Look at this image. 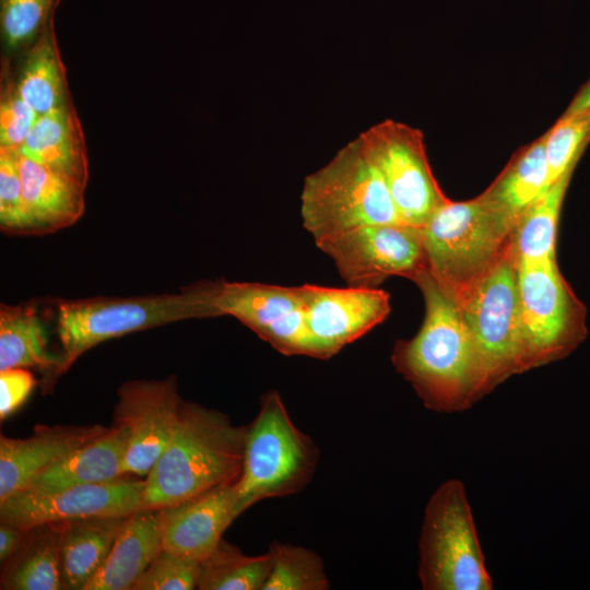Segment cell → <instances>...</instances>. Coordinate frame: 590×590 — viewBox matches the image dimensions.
<instances>
[{"mask_svg":"<svg viewBox=\"0 0 590 590\" xmlns=\"http://www.w3.org/2000/svg\"><path fill=\"white\" fill-rule=\"evenodd\" d=\"M413 282L424 298V320L413 338L394 344L392 364L426 408L464 411L485 396L475 342L457 300L427 270Z\"/></svg>","mask_w":590,"mask_h":590,"instance_id":"1","label":"cell"},{"mask_svg":"<svg viewBox=\"0 0 590 590\" xmlns=\"http://www.w3.org/2000/svg\"><path fill=\"white\" fill-rule=\"evenodd\" d=\"M247 426L182 401L172 437L144 479L143 508L163 509L238 480Z\"/></svg>","mask_w":590,"mask_h":590,"instance_id":"2","label":"cell"},{"mask_svg":"<svg viewBox=\"0 0 590 590\" xmlns=\"http://www.w3.org/2000/svg\"><path fill=\"white\" fill-rule=\"evenodd\" d=\"M300 217L316 245L367 225L404 224L359 135L306 176Z\"/></svg>","mask_w":590,"mask_h":590,"instance_id":"3","label":"cell"},{"mask_svg":"<svg viewBox=\"0 0 590 590\" xmlns=\"http://www.w3.org/2000/svg\"><path fill=\"white\" fill-rule=\"evenodd\" d=\"M516 225L482 193L449 199L421 227L427 272L459 298L506 255Z\"/></svg>","mask_w":590,"mask_h":590,"instance_id":"4","label":"cell"},{"mask_svg":"<svg viewBox=\"0 0 590 590\" xmlns=\"http://www.w3.org/2000/svg\"><path fill=\"white\" fill-rule=\"evenodd\" d=\"M59 376L86 351L107 340L167 323L203 318L193 284L176 294L56 299Z\"/></svg>","mask_w":590,"mask_h":590,"instance_id":"5","label":"cell"},{"mask_svg":"<svg viewBox=\"0 0 590 590\" xmlns=\"http://www.w3.org/2000/svg\"><path fill=\"white\" fill-rule=\"evenodd\" d=\"M314 441L292 422L278 391H269L247 426L241 472L236 481L237 512L257 502L297 493L318 463Z\"/></svg>","mask_w":590,"mask_h":590,"instance_id":"6","label":"cell"},{"mask_svg":"<svg viewBox=\"0 0 590 590\" xmlns=\"http://www.w3.org/2000/svg\"><path fill=\"white\" fill-rule=\"evenodd\" d=\"M418 576L426 590L493 589L465 488L459 480L442 483L425 508Z\"/></svg>","mask_w":590,"mask_h":590,"instance_id":"7","label":"cell"},{"mask_svg":"<svg viewBox=\"0 0 590 590\" xmlns=\"http://www.w3.org/2000/svg\"><path fill=\"white\" fill-rule=\"evenodd\" d=\"M518 259L506 255L457 303L475 342L485 394L512 375L531 369L520 329Z\"/></svg>","mask_w":590,"mask_h":590,"instance_id":"8","label":"cell"},{"mask_svg":"<svg viewBox=\"0 0 590 590\" xmlns=\"http://www.w3.org/2000/svg\"><path fill=\"white\" fill-rule=\"evenodd\" d=\"M517 286L521 337L531 368L567 356L586 339V308L556 258L518 260Z\"/></svg>","mask_w":590,"mask_h":590,"instance_id":"9","label":"cell"},{"mask_svg":"<svg viewBox=\"0 0 590 590\" xmlns=\"http://www.w3.org/2000/svg\"><path fill=\"white\" fill-rule=\"evenodd\" d=\"M194 287L204 318L234 317L280 353L308 356L299 286L220 280Z\"/></svg>","mask_w":590,"mask_h":590,"instance_id":"10","label":"cell"},{"mask_svg":"<svg viewBox=\"0 0 590 590\" xmlns=\"http://www.w3.org/2000/svg\"><path fill=\"white\" fill-rule=\"evenodd\" d=\"M359 137L381 172L402 222L423 227L449 198L433 175L422 131L386 119Z\"/></svg>","mask_w":590,"mask_h":590,"instance_id":"11","label":"cell"},{"mask_svg":"<svg viewBox=\"0 0 590 590\" xmlns=\"http://www.w3.org/2000/svg\"><path fill=\"white\" fill-rule=\"evenodd\" d=\"M317 247L350 286L377 287L392 275L413 281L427 270L421 227L406 224L363 226Z\"/></svg>","mask_w":590,"mask_h":590,"instance_id":"12","label":"cell"},{"mask_svg":"<svg viewBox=\"0 0 590 590\" xmlns=\"http://www.w3.org/2000/svg\"><path fill=\"white\" fill-rule=\"evenodd\" d=\"M144 480L127 476L54 492L22 489L0 502L1 522L30 530L90 518L128 517L143 508Z\"/></svg>","mask_w":590,"mask_h":590,"instance_id":"13","label":"cell"},{"mask_svg":"<svg viewBox=\"0 0 590 590\" xmlns=\"http://www.w3.org/2000/svg\"><path fill=\"white\" fill-rule=\"evenodd\" d=\"M308 356L326 359L359 339L390 312V296L378 287L299 285Z\"/></svg>","mask_w":590,"mask_h":590,"instance_id":"14","label":"cell"},{"mask_svg":"<svg viewBox=\"0 0 590 590\" xmlns=\"http://www.w3.org/2000/svg\"><path fill=\"white\" fill-rule=\"evenodd\" d=\"M117 396L115 425L128 435L123 472L146 476L167 446L179 415L182 400L176 379L128 381Z\"/></svg>","mask_w":590,"mask_h":590,"instance_id":"15","label":"cell"},{"mask_svg":"<svg viewBox=\"0 0 590 590\" xmlns=\"http://www.w3.org/2000/svg\"><path fill=\"white\" fill-rule=\"evenodd\" d=\"M163 548L201 563L222 541L226 528L238 517L236 482L161 509Z\"/></svg>","mask_w":590,"mask_h":590,"instance_id":"16","label":"cell"},{"mask_svg":"<svg viewBox=\"0 0 590 590\" xmlns=\"http://www.w3.org/2000/svg\"><path fill=\"white\" fill-rule=\"evenodd\" d=\"M108 427L39 426L27 438H0V502L24 489L40 472Z\"/></svg>","mask_w":590,"mask_h":590,"instance_id":"17","label":"cell"},{"mask_svg":"<svg viewBox=\"0 0 590 590\" xmlns=\"http://www.w3.org/2000/svg\"><path fill=\"white\" fill-rule=\"evenodd\" d=\"M17 166L32 235L66 228L82 216L85 186L19 152Z\"/></svg>","mask_w":590,"mask_h":590,"instance_id":"18","label":"cell"},{"mask_svg":"<svg viewBox=\"0 0 590 590\" xmlns=\"http://www.w3.org/2000/svg\"><path fill=\"white\" fill-rule=\"evenodd\" d=\"M161 509L142 508L127 517L105 563L84 590H133L163 548Z\"/></svg>","mask_w":590,"mask_h":590,"instance_id":"19","label":"cell"},{"mask_svg":"<svg viewBox=\"0 0 590 590\" xmlns=\"http://www.w3.org/2000/svg\"><path fill=\"white\" fill-rule=\"evenodd\" d=\"M127 440L128 435L122 427L117 425L108 427L101 435L40 472L24 489L54 492L127 476L123 472Z\"/></svg>","mask_w":590,"mask_h":590,"instance_id":"20","label":"cell"},{"mask_svg":"<svg viewBox=\"0 0 590 590\" xmlns=\"http://www.w3.org/2000/svg\"><path fill=\"white\" fill-rule=\"evenodd\" d=\"M17 152L86 187L87 150L74 104L39 115Z\"/></svg>","mask_w":590,"mask_h":590,"instance_id":"21","label":"cell"},{"mask_svg":"<svg viewBox=\"0 0 590 590\" xmlns=\"http://www.w3.org/2000/svg\"><path fill=\"white\" fill-rule=\"evenodd\" d=\"M52 20L26 50L8 60L22 97L44 115L73 104Z\"/></svg>","mask_w":590,"mask_h":590,"instance_id":"22","label":"cell"},{"mask_svg":"<svg viewBox=\"0 0 590 590\" xmlns=\"http://www.w3.org/2000/svg\"><path fill=\"white\" fill-rule=\"evenodd\" d=\"M17 367L44 373L47 388L59 377L61 356L48 347L46 321L37 303L0 306V370Z\"/></svg>","mask_w":590,"mask_h":590,"instance_id":"23","label":"cell"},{"mask_svg":"<svg viewBox=\"0 0 590 590\" xmlns=\"http://www.w3.org/2000/svg\"><path fill=\"white\" fill-rule=\"evenodd\" d=\"M127 517L56 522L63 589L84 590L105 563Z\"/></svg>","mask_w":590,"mask_h":590,"instance_id":"24","label":"cell"},{"mask_svg":"<svg viewBox=\"0 0 590 590\" xmlns=\"http://www.w3.org/2000/svg\"><path fill=\"white\" fill-rule=\"evenodd\" d=\"M547 187L545 135L522 146L482 193L516 222Z\"/></svg>","mask_w":590,"mask_h":590,"instance_id":"25","label":"cell"},{"mask_svg":"<svg viewBox=\"0 0 590 590\" xmlns=\"http://www.w3.org/2000/svg\"><path fill=\"white\" fill-rule=\"evenodd\" d=\"M7 562L2 589H63L58 524L49 523L26 530L22 545Z\"/></svg>","mask_w":590,"mask_h":590,"instance_id":"26","label":"cell"},{"mask_svg":"<svg viewBox=\"0 0 590 590\" xmlns=\"http://www.w3.org/2000/svg\"><path fill=\"white\" fill-rule=\"evenodd\" d=\"M576 165H571L551 184L517 222L512 249L518 260L556 258L555 243L560 209Z\"/></svg>","mask_w":590,"mask_h":590,"instance_id":"27","label":"cell"},{"mask_svg":"<svg viewBox=\"0 0 590 590\" xmlns=\"http://www.w3.org/2000/svg\"><path fill=\"white\" fill-rule=\"evenodd\" d=\"M271 568L269 552L248 556L222 540L215 551L200 563L197 589L262 590Z\"/></svg>","mask_w":590,"mask_h":590,"instance_id":"28","label":"cell"},{"mask_svg":"<svg viewBox=\"0 0 590 590\" xmlns=\"http://www.w3.org/2000/svg\"><path fill=\"white\" fill-rule=\"evenodd\" d=\"M61 0H0L1 57L14 58L55 20Z\"/></svg>","mask_w":590,"mask_h":590,"instance_id":"29","label":"cell"},{"mask_svg":"<svg viewBox=\"0 0 590 590\" xmlns=\"http://www.w3.org/2000/svg\"><path fill=\"white\" fill-rule=\"evenodd\" d=\"M272 568L262 590H324L330 587L321 558L303 546L274 542Z\"/></svg>","mask_w":590,"mask_h":590,"instance_id":"30","label":"cell"},{"mask_svg":"<svg viewBox=\"0 0 590 590\" xmlns=\"http://www.w3.org/2000/svg\"><path fill=\"white\" fill-rule=\"evenodd\" d=\"M544 135L548 187L571 165L578 163L590 142V107L563 114Z\"/></svg>","mask_w":590,"mask_h":590,"instance_id":"31","label":"cell"},{"mask_svg":"<svg viewBox=\"0 0 590 590\" xmlns=\"http://www.w3.org/2000/svg\"><path fill=\"white\" fill-rule=\"evenodd\" d=\"M38 116L35 109L20 94L14 84L9 62L1 57L0 149L19 151Z\"/></svg>","mask_w":590,"mask_h":590,"instance_id":"32","label":"cell"},{"mask_svg":"<svg viewBox=\"0 0 590 590\" xmlns=\"http://www.w3.org/2000/svg\"><path fill=\"white\" fill-rule=\"evenodd\" d=\"M0 228L9 235H32L17 166V151L0 149Z\"/></svg>","mask_w":590,"mask_h":590,"instance_id":"33","label":"cell"},{"mask_svg":"<svg viewBox=\"0 0 590 590\" xmlns=\"http://www.w3.org/2000/svg\"><path fill=\"white\" fill-rule=\"evenodd\" d=\"M200 563L162 548L133 590H191L197 588Z\"/></svg>","mask_w":590,"mask_h":590,"instance_id":"34","label":"cell"},{"mask_svg":"<svg viewBox=\"0 0 590 590\" xmlns=\"http://www.w3.org/2000/svg\"><path fill=\"white\" fill-rule=\"evenodd\" d=\"M37 381L27 368L0 370V418L13 414L28 398Z\"/></svg>","mask_w":590,"mask_h":590,"instance_id":"35","label":"cell"},{"mask_svg":"<svg viewBox=\"0 0 590 590\" xmlns=\"http://www.w3.org/2000/svg\"><path fill=\"white\" fill-rule=\"evenodd\" d=\"M26 530L1 522L0 526V560L5 563L20 548L25 538Z\"/></svg>","mask_w":590,"mask_h":590,"instance_id":"36","label":"cell"},{"mask_svg":"<svg viewBox=\"0 0 590 590\" xmlns=\"http://www.w3.org/2000/svg\"><path fill=\"white\" fill-rule=\"evenodd\" d=\"M590 107V80L582 85L564 114H573Z\"/></svg>","mask_w":590,"mask_h":590,"instance_id":"37","label":"cell"}]
</instances>
